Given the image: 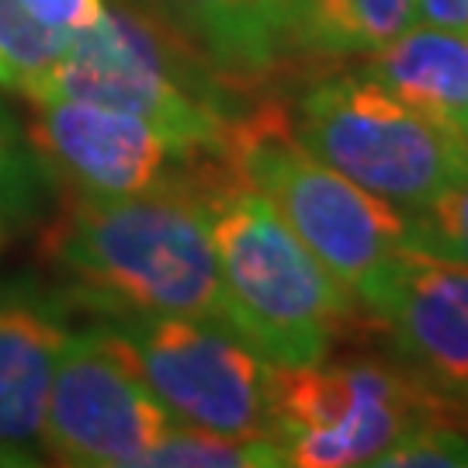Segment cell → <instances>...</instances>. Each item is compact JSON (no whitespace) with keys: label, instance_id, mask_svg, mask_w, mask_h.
Listing matches in <instances>:
<instances>
[{"label":"cell","instance_id":"obj_1","mask_svg":"<svg viewBox=\"0 0 468 468\" xmlns=\"http://www.w3.org/2000/svg\"><path fill=\"white\" fill-rule=\"evenodd\" d=\"M212 191L181 185L129 198L73 195L42 236V261L69 309L101 319L185 316L233 330L208 229Z\"/></svg>","mask_w":468,"mask_h":468},{"label":"cell","instance_id":"obj_2","mask_svg":"<svg viewBox=\"0 0 468 468\" xmlns=\"http://www.w3.org/2000/svg\"><path fill=\"white\" fill-rule=\"evenodd\" d=\"M208 229L233 334L268 365L323 361L365 323V302L247 185L208 195Z\"/></svg>","mask_w":468,"mask_h":468},{"label":"cell","instance_id":"obj_3","mask_svg":"<svg viewBox=\"0 0 468 468\" xmlns=\"http://www.w3.org/2000/svg\"><path fill=\"white\" fill-rule=\"evenodd\" d=\"M236 90L185 35H170L135 7H104V15L67 38V49L25 101H90L146 118L174 143L226 160L233 133Z\"/></svg>","mask_w":468,"mask_h":468},{"label":"cell","instance_id":"obj_4","mask_svg":"<svg viewBox=\"0 0 468 468\" xmlns=\"http://www.w3.org/2000/svg\"><path fill=\"white\" fill-rule=\"evenodd\" d=\"M226 167L268 201L361 302L406 250V212L323 164L299 139L292 112L278 101H261L236 115Z\"/></svg>","mask_w":468,"mask_h":468},{"label":"cell","instance_id":"obj_5","mask_svg":"<svg viewBox=\"0 0 468 468\" xmlns=\"http://www.w3.org/2000/svg\"><path fill=\"white\" fill-rule=\"evenodd\" d=\"M292 125L323 164L402 212H417L468 177V135L420 115L368 73L305 87Z\"/></svg>","mask_w":468,"mask_h":468},{"label":"cell","instance_id":"obj_6","mask_svg":"<svg viewBox=\"0 0 468 468\" xmlns=\"http://www.w3.org/2000/svg\"><path fill=\"white\" fill-rule=\"evenodd\" d=\"M271 410L288 465L299 468L375 465L406 431L454 417L452 399L382 357L271 365Z\"/></svg>","mask_w":468,"mask_h":468},{"label":"cell","instance_id":"obj_7","mask_svg":"<svg viewBox=\"0 0 468 468\" xmlns=\"http://www.w3.org/2000/svg\"><path fill=\"white\" fill-rule=\"evenodd\" d=\"M104 323L115 326L139 375L177 423L229 437H274L271 365L233 330L185 316Z\"/></svg>","mask_w":468,"mask_h":468},{"label":"cell","instance_id":"obj_8","mask_svg":"<svg viewBox=\"0 0 468 468\" xmlns=\"http://www.w3.org/2000/svg\"><path fill=\"white\" fill-rule=\"evenodd\" d=\"M174 423L112 323L101 319L67 336L42 427L46 462L143 468V458Z\"/></svg>","mask_w":468,"mask_h":468},{"label":"cell","instance_id":"obj_9","mask_svg":"<svg viewBox=\"0 0 468 468\" xmlns=\"http://www.w3.org/2000/svg\"><path fill=\"white\" fill-rule=\"evenodd\" d=\"M28 143L73 195L129 198L164 187L236 181L226 160L174 143L146 118L90 101H28Z\"/></svg>","mask_w":468,"mask_h":468},{"label":"cell","instance_id":"obj_10","mask_svg":"<svg viewBox=\"0 0 468 468\" xmlns=\"http://www.w3.org/2000/svg\"><path fill=\"white\" fill-rule=\"evenodd\" d=\"M365 309L420 382L468 402V268L399 250L371 284Z\"/></svg>","mask_w":468,"mask_h":468},{"label":"cell","instance_id":"obj_11","mask_svg":"<svg viewBox=\"0 0 468 468\" xmlns=\"http://www.w3.org/2000/svg\"><path fill=\"white\" fill-rule=\"evenodd\" d=\"M69 302L28 278L0 282V465H38Z\"/></svg>","mask_w":468,"mask_h":468},{"label":"cell","instance_id":"obj_12","mask_svg":"<svg viewBox=\"0 0 468 468\" xmlns=\"http://www.w3.org/2000/svg\"><path fill=\"white\" fill-rule=\"evenodd\" d=\"M177 32L233 87L264 80L282 67L288 0H156Z\"/></svg>","mask_w":468,"mask_h":468},{"label":"cell","instance_id":"obj_13","mask_svg":"<svg viewBox=\"0 0 468 468\" xmlns=\"http://www.w3.org/2000/svg\"><path fill=\"white\" fill-rule=\"evenodd\" d=\"M365 73L420 115L468 135V35L410 25L368 52Z\"/></svg>","mask_w":468,"mask_h":468},{"label":"cell","instance_id":"obj_14","mask_svg":"<svg viewBox=\"0 0 468 468\" xmlns=\"http://www.w3.org/2000/svg\"><path fill=\"white\" fill-rule=\"evenodd\" d=\"M417 21V0H288V42L313 56H368Z\"/></svg>","mask_w":468,"mask_h":468},{"label":"cell","instance_id":"obj_15","mask_svg":"<svg viewBox=\"0 0 468 468\" xmlns=\"http://www.w3.org/2000/svg\"><path fill=\"white\" fill-rule=\"evenodd\" d=\"M288 465L274 437H229L174 423L143 458V468H271Z\"/></svg>","mask_w":468,"mask_h":468},{"label":"cell","instance_id":"obj_16","mask_svg":"<svg viewBox=\"0 0 468 468\" xmlns=\"http://www.w3.org/2000/svg\"><path fill=\"white\" fill-rule=\"evenodd\" d=\"M67 49V35L42 25L21 0H0V87L21 94Z\"/></svg>","mask_w":468,"mask_h":468},{"label":"cell","instance_id":"obj_17","mask_svg":"<svg viewBox=\"0 0 468 468\" xmlns=\"http://www.w3.org/2000/svg\"><path fill=\"white\" fill-rule=\"evenodd\" d=\"M406 250L468 268V177L406 212Z\"/></svg>","mask_w":468,"mask_h":468},{"label":"cell","instance_id":"obj_18","mask_svg":"<svg viewBox=\"0 0 468 468\" xmlns=\"http://www.w3.org/2000/svg\"><path fill=\"white\" fill-rule=\"evenodd\" d=\"M46 167L38 164L28 135L17 133L15 118L0 108V222L35 212Z\"/></svg>","mask_w":468,"mask_h":468},{"label":"cell","instance_id":"obj_19","mask_svg":"<svg viewBox=\"0 0 468 468\" xmlns=\"http://www.w3.org/2000/svg\"><path fill=\"white\" fill-rule=\"evenodd\" d=\"M385 468H468V434L452 417L420 423L375 462Z\"/></svg>","mask_w":468,"mask_h":468},{"label":"cell","instance_id":"obj_20","mask_svg":"<svg viewBox=\"0 0 468 468\" xmlns=\"http://www.w3.org/2000/svg\"><path fill=\"white\" fill-rule=\"evenodd\" d=\"M42 25L56 28L59 35L87 32L101 15H104V0H21Z\"/></svg>","mask_w":468,"mask_h":468},{"label":"cell","instance_id":"obj_21","mask_svg":"<svg viewBox=\"0 0 468 468\" xmlns=\"http://www.w3.org/2000/svg\"><path fill=\"white\" fill-rule=\"evenodd\" d=\"M417 25L468 35V0H417Z\"/></svg>","mask_w":468,"mask_h":468},{"label":"cell","instance_id":"obj_22","mask_svg":"<svg viewBox=\"0 0 468 468\" xmlns=\"http://www.w3.org/2000/svg\"><path fill=\"white\" fill-rule=\"evenodd\" d=\"M0 243H4V229H0Z\"/></svg>","mask_w":468,"mask_h":468}]
</instances>
